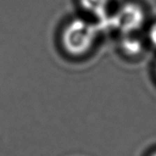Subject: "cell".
Here are the masks:
<instances>
[{
  "instance_id": "7a4b0ae2",
  "label": "cell",
  "mask_w": 156,
  "mask_h": 156,
  "mask_svg": "<svg viewBox=\"0 0 156 156\" xmlns=\"http://www.w3.org/2000/svg\"><path fill=\"white\" fill-rule=\"evenodd\" d=\"M144 22V14L141 6L128 3L123 5L112 16H110V27L122 33L131 34L138 30Z\"/></svg>"
},
{
  "instance_id": "8992f818",
  "label": "cell",
  "mask_w": 156,
  "mask_h": 156,
  "mask_svg": "<svg viewBox=\"0 0 156 156\" xmlns=\"http://www.w3.org/2000/svg\"><path fill=\"white\" fill-rule=\"evenodd\" d=\"M153 156H156V154H154V155H153Z\"/></svg>"
},
{
  "instance_id": "5b68a950",
  "label": "cell",
  "mask_w": 156,
  "mask_h": 156,
  "mask_svg": "<svg viewBox=\"0 0 156 156\" xmlns=\"http://www.w3.org/2000/svg\"><path fill=\"white\" fill-rule=\"evenodd\" d=\"M149 37H150V39H151L152 43L156 47V23L151 27Z\"/></svg>"
},
{
  "instance_id": "3957f363",
  "label": "cell",
  "mask_w": 156,
  "mask_h": 156,
  "mask_svg": "<svg viewBox=\"0 0 156 156\" xmlns=\"http://www.w3.org/2000/svg\"><path fill=\"white\" fill-rule=\"evenodd\" d=\"M82 7L100 20V27H110V16L107 13L109 0H80Z\"/></svg>"
},
{
  "instance_id": "6da1fadb",
  "label": "cell",
  "mask_w": 156,
  "mask_h": 156,
  "mask_svg": "<svg viewBox=\"0 0 156 156\" xmlns=\"http://www.w3.org/2000/svg\"><path fill=\"white\" fill-rule=\"evenodd\" d=\"M99 29L98 26L84 19H73L67 25L63 31V46L69 53L81 55L90 48Z\"/></svg>"
},
{
  "instance_id": "277c9868",
  "label": "cell",
  "mask_w": 156,
  "mask_h": 156,
  "mask_svg": "<svg viewBox=\"0 0 156 156\" xmlns=\"http://www.w3.org/2000/svg\"><path fill=\"white\" fill-rule=\"evenodd\" d=\"M142 43L137 38L125 37L122 40V48L128 55L135 56L139 54L142 50Z\"/></svg>"
}]
</instances>
